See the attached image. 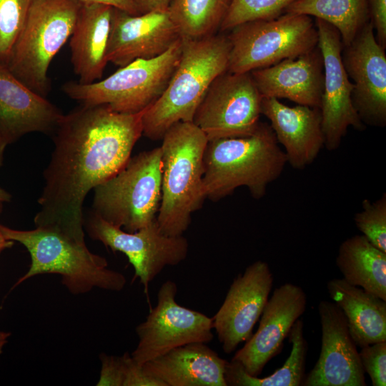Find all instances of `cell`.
I'll use <instances>...</instances> for the list:
<instances>
[{"label":"cell","instance_id":"obj_1","mask_svg":"<svg viewBox=\"0 0 386 386\" xmlns=\"http://www.w3.org/2000/svg\"><path fill=\"white\" fill-rule=\"evenodd\" d=\"M81 104L64 114L44 172L35 227L84 237L83 204L88 193L117 174L143 134L142 114Z\"/></svg>","mask_w":386,"mask_h":386},{"label":"cell","instance_id":"obj_2","mask_svg":"<svg viewBox=\"0 0 386 386\" xmlns=\"http://www.w3.org/2000/svg\"><path fill=\"white\" fill-rule=\"evenodd\" d=\"M287 163L267 123L259 122L247 136L208 140L203 156L204 196L216 202L246 187L254 199H260Z\"/></svg>","mask_w":386,"mask_h":386},{"label":"cell","instance_id":"obj_3","mask_svg":"<svg viewBox=\"0 0 386 386\" xmlns=\"http://www.w3.org/2000/svg\"><path fill=\"white\" fill-rule=\"evenodd\" d=\"M4 237L21 244L28 251L31 264L28 271L11 290L36 275L59 274L62 284L74 295L93 288L119 292L126 284L124 275L108 268V262L87 248L84 238L50 227L31 230L11 229L0 224Z\"/></svg>","mask_w":386,"mask_h":386},{"label":"cell","instance_id":"obj_4","mask_svg":"<svg viewBox=\"0 0 386 386\" xmlns=\"http://www.w3.org/2000/svg\"><path fill=\"white\" fill-rule=\"evenodd\" d=\"M182 39V54L170 81L142 114L143 134L153 140L162 139L176 123L192 122L212 81L228 71L231 45L227 35Z\"/></svg>","mask_w":386,"mask_h":386},{"label":"cell","instance_id":"obj_5","mask_svg":"<svg viewBox=\"0 0 386 386\" xmlns=\"http://www.w3.org/2000/svg\"><path fill=\"white\" fill-rule=\"evenodd\" d=\"M162 139V198L156 221L164 234L180 236L206 199L203 156L208 139L193 122H180Z\"/></svg>","mask_w":386,"mask_h":386},{"label":"cell","instance_id":"obj_6","mask_svg":"<svg viewBox=\"0 0 386 386\" xmlns=\"http://www.w3.org/2000/svg\"><path fill=\"white\" fill-rule=\"evenodd\" d=\"M92 210L129 232L156 220L162 198L160 147L130 157L111 178L94 189Z\"/></svg>","mask_w":386,"mask_h":386},{"label":"cell","instance_id":"obj_7","mask_svg":"<svg viewBox=\"0 0 386 386\" xmlns=\"http://www.w3.org/2000/svg\"><path fill=\"white\" fill-rule=\"evenodd\" d=\"M182 38L162 54L134 60L99 81H67L62 91L81 104L103 105L123 114L139 113L165 90L180 59Z\"/></svg>","mask_w":386,"mask_h":386},{"label":"cell","instance_id":"obj_8","mask_svg":"<svg viewBox=\"0 0 386 386\" xmlns=\"http://www.w3.org/2000/svg\"><path fill=\"white\" fill-rule=\"evenodd\" d=\"M81 3L34 0L6 64L26 86L46 97L51 89V61L70 38Z\"/></svg>","mask_w":386,"mask_h":386},{"label":"cell","instance_id":"obj_9","mask_svg":"<svg viewBox=\"0 0 386 386\" xmlns=\"http://www.w3.org/2000/svg\"><path fill=\"white\" fill-rule=\"evenodd\" d=\"M227 37L231 45L228 71L232 73L266 68L307 54L318 44L315 20L289 12L240 24Z\"/></svg>","mask_w":386,"mask_h":386},{"label":"cell","instance_id":"obj_10","mask_svg":"<svg viewBox=\"0 0 386 386\" xmlns=\"http://www.w3.org/2000/svg\"><path fill=\"white\" fill-rule=\"evenodd\" d=\"M84 227L92 239L101 242L113 252L127 256L134 267V279H139L146 293L149 283L164 267L179 264L189 252V242L183 235L164 234L156 220L129 232L90 211L84 217Z\"/></svg>","mask_w":386,"mask_h":386},{"label":"cell","instance_id":"obj_11","mask_svg":"<svg viewBox=\"0 0 386 386\" xmlns=\"http://www.w3.org/2000/svg\"><path fill=\"white\" fill-rule=\"evenodd\" d=\"M262 99L250 72L227 71L212 81L192 122L208 140L247 136L260 122Z\"/></svg>","mask_w":386,"mask_h":386},{"label":"cell","instance_id":"obj_12","mask_svg":"<svg viewBox=\"0 0 386 386\" xmlns=\"http://www.w3.org/2000/svg\"><path fill=\"white\" fill-rule=\"evenodd\" d=\"M177 286L167 280L157 293L156 306L136 327L137 346L131 354L142 365L178 347L213 340L212 318L179 305L176 301Z\"/></svg>","mask_w":386,"mask_h":386},{"label":"cell","instance_id":"obj_13","mask_svg":"<svg viewBox=\"0 0 386 386\" xmlns=\"http://www.w3.org/2000/svg\"><path fill=\"white\" fill-rule=\"evenodd\" d=\"M318 47L324 66V86L320 107L324 147L329 151L339 148L350 127L362 131L365 125L352 102L354 85L342 61V43L338 30L330 24L315 19Z\"/></svg>","mask_w":386,"mask_h":386},{"label":"cell","instance_id":"obj_14","mask_svg":"<svg viewBox=\"0 0 386 386\" xmlns=\"http://www.w3.org/2000/svg\"><path fill=\"white\" fill-rule=\"evenodd\" d=\"M368 21L352 41L342 46V61L354 85L352 102L365 125H386V55Z\"/></svg>","mask_w":386,"mask_h":386},{"label":"cell","instance_id":"obj_15","mask_svg":"<svg viewBox=\"0 0 386 386\" xmlns=\"http://www.w3.org/2000/svg\"><path fill=\"white\" fill-rule=\"evenodd\" d=\"M272 285L269 266L262 260L249 264L234 279L222 305L212 317L213 329L225 353H232L252 336Z\"/></svg>","mask_w":386,"mask_h":386},{"label":"cell","instance_id":"obj_16","mask_svg":"<svg viewBox=\"0 0 386 386\" xmlns=\"http://www.w3.org/2000/svg\"><path fill=\"white\" fill-rule=\"evenodd\" d=\"M318 312L322 329L321 351L302 385H367L359 352L342 311L334 302L322 300Z\"/></svg>","mask_w":386,"mask_h":386},{"label":"cell","instance_id":"obj_17","mask_svg":"<svg viewBox=\"0 0 386 386\" xmlns=\"http://www.w3.org/2000/svg\"><path fill=\"white\" fill-rule=\"evenodd\" d=\"M181 39L168 9L134 15L113 8L107 59L119 67L158 56Z\"/></svg>","mask_w":386,"mask_h":386},{"label":"cell","instance_id":"obj_18","mask_svg":"<svg viewBox=\"0 0 386 386\" xmlns=\"http://www.w3.org/2000/svg\"><path fill=\"white\" fill-rule=\"evenodd\" d=\"M307 305L305 291L298 285L284 283L269 297L257 332L236 352L232 360L250 375L258 377L266 364L282 349L283 341Z\"/></svg>","mask_w":386,"mask_h":386},{"label":"cell","instance_id":"obj_19","mask_svg":"<svg viewBox=\"0 0 386 386\" xmlns=\"http://www.w3.org/2000/svg\"><path fill=\"white\" fill-rule=\"evenodd\" d=\"M261 114L270 122L277 141L284 149L287 162L302 170L316 159L325 144L320 108L288 107L279 99L263 97Z\"/></svg>","mask_w":386,"mask_h":386},{"label":"cell","instance_id":"obj_20","mask_svg":"<svg viewBox=\"0 0 386 386\" xmlns=\"http://www.w3.org/2000/svg\"><path fill=\"white\" fill-rule=\"evenodd\" d=\"M63 115L0 64V132L8 144L31 132H54Z\"/></svg>","mask_w":386,"mask_h":386},{"label":"cell","instance_id":"obj_21","mask_svg":"<svg viewBox=\"0 0 386 386\" xmlns=\"http://www.w3.org/2000/svg\"><path fill=\"white\" fill-rule=\"evenodd\" d=\"M250 74L262 98L287 99L320 109L324 66L318 46L298 57L284 59Z\"/></svg>","mask_w":386,"mask_h":386},{"label":"cell","instance_id":"obj_22","mask_svg":"<svg viewBox=\"0 0 386 386\" xmlns=\"http://www.w3.org/2000/svg\"><path fill=\"white\" fill-rule=\"evenodd\" d=\"M227 362L206 343L194 342L145 362L142 369L165 386H227Z\"/></svg>","mask_w":386,"mask_h":386},{"label":"cell","instance_id":"obj_23","mask_svg":"<svg viewBox=\"0 0 386 386\" xmlns=\"http://www.w3.org/2000/svg\"><path fill=\"white\" fill-rule=\"evenodd\" d=\"M112 11L107 4H81L69 44L71 61L80 83H92L102 76L108 63Z\"/></svg>","mask_w":386,"mask_h":386},{"label":"cell","instance_id":"obj_24","mask_svg":"<svg viewBox=\"0 0 386 386\" xmlns=\"http://www.w3.org/2000/svg\"><path fill=\"white\" fill-rule=\"evenodd\" d=\"M330 298L342 311L355 345L386 341V301L342 279L327 284Z\"/></svg>","mask_w":386,"mask_h":386},{"label":"cell","instance_id":"obj_25","mask_svg":"<svg viewBox=\"0 0 386 386\" xmlns=\"http://www.w3.org/2000/svg\"><path fill=\"white\" fill-rule=\"evenodd\" d=\"M336 265L346 282L386 301V252L362 234L340 244Z\"/></svg>","mask_w":386,"mask_h":386},{"label":"cell","instance_id":"obj_26","mask_svg":"<svg viewBox=\"0 0 386 386\" xmlns=\"http://www.w3.org/2000/svg\"><path fill=\"white\" fill-rule=\"evenodd\" d=\"M292 350L281 368L260 378L249 375L236 361L227 362L224 372L227 385L230 386H300L305 376L307 342L304 337V323L298 319L288 335Z\"/></svg>","mask_w":386,"mask_h":386},{"label":"cell","instance_id":"obj_27","mask_svg":"<svg viewBox=\"0 0 386 386\" xmlns=\"http://www.w3.org/2000/svg\"><path fill=\"white\" fill-rule=\"evenodd\" d=\"M285 12L314 16L330 24L338 30L343 46L349 45L370 21L368 0H295Z\"/></svg>","mask_w":386,"mask_h":386},{"label":"cell","instance_id":"obj_28","mask_svg":"<svg viewBox=\"0 0 386 386\" xmlns=\"http://www.w3.org/2000/svg\"><path fill=\"white\" fill-rule=\"evenodd\" d=\"M232 0H171L167 8L181 38L202 39L216 34Z\"/></svg>","mask_w":386,"mask_h":386},{"label":"cell","instance_id":"obj_29","mask_svg":"<svg viewBox=\"0 0 386 386\" xmlns=\"http://www.w3.org/2000/svg\"><path fill=\"white\" fill-rule=\"evenodd\" d=\"M295 0H232L219 28L220 31L249 21L272 19L284 13Z\"/></svg>","mask_w":386,"mask_h":386},{"label":"cell","instance_id":"obj_30","mask_svg":"<svg viewBox=\"0 0 386 386\" xmlns=\"http://www.w3.org/2000/svg\"><path fill=\"white\" fill-rule=\"evenodd\" d=\"M34 0H0V64L6 66Z\"/></svg>","mask_w":386,"mask_h":386},{"label":"cell","instance_id":"obj_31","mask_svg":"<svg viewBox=\"0 0 386 386\" xmlns=\"http://www.w3.org/2000/svg\"><path fill=\"white\" fill-rule=\"evenodd\" d=\"M357 228L373 245L386 252V193L375 202L364 199L354 216Z\"/></svg>","mask_w":386,"mask_h":386},{"label":"cell","instance_id":"obj_32","mask_svg":"<svg viewBox=\"0 0 386 386\" xmlns=\"http://www.w3.org/2000/svg\"><path fill=\"white\" fill-rule=\"evenodd\" d=\"M365 373L370 377L373 386L386 385V341L361 347L359 352Z\"/></svg>","mask_w":386,"mask_h":386},{"label":"cell","instance_id":"obj_33","mask_svg":"<svg viewBox=\"0 0 386 386\" xmlns=\"http://www.w3.org/2000/svg\"><path fill=\"white\" fill-rule=\"evenodd\" d=\"M128 355L127 352L122 356L101 354L102 367L96 385L123 386Z\"/></svg>","mask_w":386,"mask_h":386},{"label":"cell","instance_id":"obj_34","mask_svg":"<svg viewBox=\"0 0 386 386\" xmlns=\"http://www.w3.org/2000/svg\"><path fill=\"white\" fill-rule=\"evenodd\" d=\"M370 21L377 43L386 49V0H368Z\"/></svg>","mask_w":386,"mask_h":386},{"label":"cell","instance_id":"obj_35","mask_svg":"<svg viewBox=\"0 0 386 386\" xmlns=\"http://www.w3.org/2000/svg\"><path fill=\"white\" fill-rule=\"evenodd\" d=\"M81 4H103L131 14L144 13L138 0H76Z\"/></svg>","mask_w":386,"mask_h":386},{"label":"cell","instance_id":"obj_36","mask_svg":"<svg viewBox=\"0 0 386 386\" xmlns=\"http://www.w3.org/2000/svg\"><path fill=\"white\" fill-rule=\"evenodd\" d=\"M144 12L167 9L171 0H138Z\"/></svg>","mask_w":386,"mask_h":386},{"label":"cell","instance_id":"obj_37","mask_svg":"<svg viewBox=\"0 0 386 386\" xmlns=\"http://www.w3.org/2000/svg\"><path fill=\"white\" fill-rule=\"evenodd\" d=\"M11 199V196L4 189L0 187V212L2 211L5 203L9 202Z\"/></svg>","mask_w":386,"mask_h":386},{"label":"cell","instance_id":"obj_38","mask_svg":"<svg viewBox=\"0 0 386 386\" xmlns=\"http://www.w3.org/2000/svg\"><path fill=\"white\" fill-rule=\"evenodd\" d=\"M7 141L0 132V168L4 163V155L6 147L8 145Z\"/></svg>","mask_w":386,"mask_h":386},{"label":"cell","instance_id":"obj_39","mask_svg":"<svg viewBox=\"0 0 386 386\" xmlns=\"http://www.w3.org/2000/svg\"><path fill=\"white\" fill-rule=\"evenodd\" d=\"M11 333L10 332L0 331V355L3 352V349L7 343Z\"/></svg>","mask_w":386,"mask_h":386},{"label":"cell","instance_id":"obj_40","mask_svg":"<svg viewBox=\"0 0 386 386\" xmlns=\"http://www.w3.org/2000/svg\"><path fill=\"white\" fill-rule=\"evenodd\" d=\"M14 244V242L6 239L0 232V254L7 248L11 247Z\"/></svg>","mask_w":386,"mask_h":386}]
</instances>
